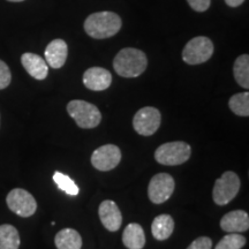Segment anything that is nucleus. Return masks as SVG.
<instances>
[{"mask_svg": "<svg viewBox=\"0 0 249 249\" xmlns=\"http://www.w3.org/2000/svg\"><path fill=\"white\" fill-rule=\"evenodd\" d=\"M123 26L120 17L113 12H97L89 15L85 21V31L90 37L104 39L113 37Z\"/></svg>", "mask_w": 249, "mask_h": 249, "instance_id": "nucleus-1", "label": "nucleus"}, {"mask_svg": "<svg viewBox=\"0 0 249 249\" xmlns=\"http://www.w3.org/2000/svg\"><path fill=\"white\" fill-rule=\"evenodd\" d=\"M147 55L141 50L134 48L123 49L113 60L114 71L123 77H138L147 70Z\"/></svg>", "mask_w": 249, "mask_h": 249, "instance_id": "nucleus-2", "label": "nucleus"}, {"mask_svg": "<svg viewBox=\"0 0 249 249\" xmlns=\"http://www.w3.org/2000/svg\"><path fill=\"white\" fill-rule=\"evenodd\" d=\"M67 112L80 128H95L102 120V114L97 107L86 101H71L67 104Z\"/></svg>", "mask_w": 249, "mask_h": 249, "instance_id": "nucleus-3", "label": "nucleus"}, {"mask_svg": "<svg viewBox=\"0 0 249 249\" xmlns=\"http://www.w3.org/2000/svg\"><path fill=\"white\" fill-rule=\"evenodd\" d=\"M192 148L188 143L176 141L164 143L155 151V160L161 165L176 166L181 165L189 160Z\"/></svg>", "mask_w": 249, "mask_h": 249, "instance_id": "nucleus-4", "label": "nucleus"}, {"mask_svg": "<svg viewBox=\"0 0 249 249\" xmlns=\"http://www.w3.org/2000/svg\"><path fill=\"white\" fill-rule=\"evenodd\" d=\"M241 181L232 171H226L219 179L216 180L213 191V202L217 205L229 204L240 191Z\"/></svg>", "mask_w": 249, "mask_h": 249, "instance_id": "nucleus-5", "label": "nucleus"}, {"mask_svg": "<svg viewBox=\"0 0 249 249\" xmlns=\"http://www.w3.org/2000/svg\"><path fill=\"white\" fill-rule=\"evenodd\" d=\"M213 43L204 36H197L187 43L182 51V59L188 65H200L213 54Z\"/></svg>", "mask_w": 249, "mask_h": 249, "instance_id": "nucleus-6", "label": "nucleus"}, {"mask_svg": "<svg viewBox=\"0 0 249 249\" xmlns=\"http://www.w3.org/2000/svg\"><path fill=\"white\" fill-rule=\"evenodd\" d=\"M6 202H7L9 210L23 218L33 216L37 210L35 197L22 188H15L9 192L6 197Z\"/></svg>", "mask_w": 249, "mask_h": 249, "instance_id": "nucleus-7", "label": "nucleus"}, {"mask_svg": "<svg viewBox=\"0 0 249 249\" xmlns=\"http://www.w3.org/2000/svg\"><path fill=\"white\" fill-rule=\"evenodd\" d=\"M161 123V114L158 108L147 107L139 110L133 118L135 132L143 136H150L157 132Z\"/></svg>", "mask_w": 249, "mask_h": 249, "instance_id": "nucleus-8", "label": "nucleus"}, {"mask_svg": "<svg viewBox=\"0 0 249 249\" xmlns=\"http://www.w3.org/2000/svg\"><path fill=\"white\" fill-rule=\"evenodd\" d=\"M174 179L167 173H158L149 182L148 195L152 203L161 204L172 196L174 192Z\"/></svg>", "mask_w": 249, "mask_h": 249, "instance_id": "nucleus-9", "label": "nucleus"}, {"mask_svg": "<svg viewBox=\"0 0 249 249\" xmlns=\"http://www.w3.org/2000/svg\"><path fill=\"white\" fill-rule=\"evenodd\" d=\"M121 150L114 144H105L96 149L91 155V164L98 171H111L119 165Z\"/></svg>", "mask_w": 249, "mask_h": 249, "instance_id": "nucleus-10", "label": "nucleus"}, {"mask_svg": "<svg viewBox=\"0 0 249 249\" xmlns=\"http://www.w3.org/2000/svg\"><path fill=\"white\" fill-rule=\"evenodd\" d=\"M98 214L103 226L107 231L117 232L120 229L123 224V214L116 202L111 200L103 201L98 208Z\"/></svg>", "mask_w": 249, "mask_h": 249, "instance_id": "nucleus-11", "label": "nucleus"}, {"mask_svg": "<svg viewBox=\"0 0 249 249\" xmlns=\"http://www.w3.org/2000/svg\"><path fill=\"white\" fill-rule=\"evenodd\" d=\"M112 83V74L102 67H91L83 74V85L92 91L107 90Z\"/></svg>", "mask_w": 249, "mask_h": 249, "instance_id": "nucleus-12", "label": "nucleus"}, {"mask_svg": "<svg viewBox=\"0 0 249 249\" xmlns=\"http://www.w3.org/2000/svg\"><path fill=\"white\" fill-rule=\"evenodd\" d=\"M45 61L50 67L61 68L67 60L68 46L64 39H53L45 49Z\"/></svg>", "mask_w": 249, "mask_h": 249, "instance_id": "nucleus-13", "label": "nucleus"}, {"mask_svg": "<svg viewBox=\"0 0 249 249\" xmlns=\"http://www.w3.org/2000/svg\"><path fill=\"white\" fill-rule=\"evenodd\" d=\"M220 227L223 231L227 233H241L248 231V213L244 210L231 211L220 219Z\"/></svg>", "mask_w": 249, "mask_h": 249, "instance_id": "nucleus-14", "label": "nucleus"}, {"mask_svg": "<svg viewBox=\"0 0 249 249\" xmlns=\"http://www.w3.org/2000/svg\"><path fill=\"white\" fill-rule=\"evenodd\" d=\"M21 62L24 70L30 76H33L36 80H44L49 74V65L46 64L45 59H43L40 55L30 53H23L21 57Z\"/></svg>", "mask_w": 249, "mask_h": 249, "instance_id": "nucleus-15", "label": "nucleus"}, {"mask_svg": "<svg viewBox=\"0 0 249 249\" xmlns=\"http://www.w3.org/2000/svg\"><path fill=\"white\" fill-rule=\"evenodd\" d=\"M123 242L128 249H143L145 246V234L138 223H130L123 233Z\"/></svg>", "mask_w": 249, "mask_h": 249, "instance_id": "nucleus-16", "label": "nucleus"}, {"mask_svg": "<svg viewBox=\"0 0 249 249\" xmlns=\"http://www.w3.org/2000/svg\"><path fill=\"white\" fill-rule=\"evenodd\" d=\"M174 220L170 214H160L154 219L151 225V233L158 241H164L172 235Z\"/></svg>", "mask_w": 249, "mask_h": 249, "instance_id": "nucleus-17", "label": "nucleus"}, {"mask_svg": "<svg viewBox=\"0 0 249 249\" xmlns=\"http://www.w3.org/2000/svg\"><path fill=\"white\" fill-rule=\"evenodd\" d=\"M57 249H81L82 238L74 229H64L57 233L54 238Z\"/></svg>", "mask_w": 249, "mask_h": 249, "instance_id": "nucleus-18", "label": "nucleus"}, {"mask_svg": "<svg viewBox=\"0 0 249 249\" xmlns=\"http://www.w3.org/2000/svg\"><path fill=\"white\" fill-rule=\"evenodd\" d=\"M20 244V234L13 225H0V249H18Z\"/></svg>", "mask_w": 249, "mask_h": 249, "instance_id": "nucleus-19", "label": "nucleus"}, {"mask_svg": "<svg viewBox=\"0 0 249 249\" xmlns=\"http://www.w3.org/2000/svg\"><path fill=\"white\" fill-rule=\"evenodd\" d=\"M233 73H234V79L239 86L242 88H249V55L241 54L240 57L236 58L233 66Z\"/></svg>", "mask_w": 249, "mask_h": 249, "instance_id": "nucleus-20", "label": "nucleus"}, {"mask_svg": "<svg viewBox=\"0 0 249 249\" xmlns=\"http://www.w3.org/2000/svg\"><path fill=\"white\" fill-rule=\"evenodd\" d=\"M229 107L233 113L240 117L249 116V92H240L233 95L229 101Z\"/></svg>", "mask_w": 249, "mask_h": 249, "instance_id": "nucleus-21", "label": "nucleus"}, {"mask_svg": "<svg viewBox=\"0 0 249 249\" xmlns=\"http://www.w3.org/2000/svg\"><path fill=\"white\" fill-rule=\"evenodd\" d=\"M53 181L57 183L58 188L61 189L62 192L66 193L67 195H71V196L79 195L80 188L77 187L76 183L74 182V180L70 178L68 176H66V174L57 171V172H54L53 174Z\"/></svg>", "mask_w": 249, "mask_h": 249, "instance_id": "nucleus-22", "label": "nucleus"}, {"mask_svg": "<svg viewBox=\"0 0 249 249\" xmlns=\"http://www.w3.org/2000/svg\"><path fill=\"white\" fill-rule=\"evenodd\" d=\"M246 245V239L244 235L239 233H230L218 242L214 249H241Z\"/></svg>", "mask_w": 249, "mask_h": 249, "instance_id": "nucleus-23", "label": "nucleus"}, {"mask_svg": "<svg viewBox=\"0 0 249 249\" xmlns=\"http://www.w3.org/2000/svg\"><path fill=\"white\" fill-rule=\"evenodd\" d=\"M12 81L11 70L4 61L0 60V90L7 88Z\"/></svg>", "mask_w": 249, "mask_h": 249, "instance_id": "nucleus-24", "label": "nucleus"}, {"mask_svg": "<svg viewBox=\"0 0 249 249\" xmlns=\"http://www.w3.org/2000/svg\"><path fill=\"white\" fill-rule=\"evenodd\" d=\"M213 247V240L208 236H200L195 239L187 249H211Z\"/></svg>", "mask_w": 249, "mask_h": 249, "instance_id": "nucleus-25", "label": "nucleus"}, {"mask_svg": "<svg viewBox=\"0 0 249 249\" xmlns=\"http://www.w3.org/2000/svg\"><path fill=\"white\" fill-rule=\"evenodd\" d=\"M189 6L196 12H205L210 7L211 0H187Z\"/></svg>", "mask_w": 249, "mask_h": 249, "instance_id": "nucleus-26", "label": "nucleus"}, {"mask_svg": "<svg viewBox=\"0 0 249 249\" xmlns=\"http://www.w3.org/2000/svg\"><path fill=\"white\" fill-rule=\"evenodd\" d=\"M244 1L245 0H225V2L230 6V7H238V6H240Z\"/></svg>", "mask_w": 249, "mask_h": 249, "instance_id": "nucleus-27", "label": "nucleus"}, {"mask_svg": "<svg viewBox=\"0 0 249 249\" xmlns=\"http://www.w3.org/2000/svg\"><path fill=\"white\" fill-rule=\"evenodd\" d=\"M7 1H12V2H21V1H24V0H7Z\"/></svg>", "mask_w": 249, "mask_h": 249, "instance_id": "nucleus-28", "label": "nucleus"}]
</instances>
